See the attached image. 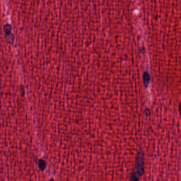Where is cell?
Returning a JSON list of instances; mask_svg holds the SVG:
<instances>
[{"label": "cell", "mask_w": 181, "mask_h": 181, "mask_svg": "<svg viewBox=\"0 0 181 181\" xmlns=\"http://www.w3.org/2000/svg\"><path fill=\"white\" fill-rule=\"evenodd\" d=\"M136 169L137 171L138 175L139 177H141L143 173L144 170V158H143V154L142 152H140L138 156L136 159Z\"/></svg>", "instance_id": "obj_1"}, {"label": "cell", "mask_w": 181, "mask_h": 181, "mask_svg": "<svg viewBox=\"0 0 181 181\" xmlns=\"http://www.w3.org/2000/svg\"><path fill=\"white\" fill-rule=\"evenodd\" d=\"M38 165H39V167L41 170H44L46 168V163L45 161L43 160H40L38 161Z\"/></svg>", "instance_id": "obj_2"}, {"label": "cell", "mask_w": 181, "mask_h": 181, "mask_svg": "<svg viewBox=\"0 0 181 181\" xmlns=\"http://www.w3.org/2000/svg\"><path fill=\"white\" fill-rule=\"evenodd\" d=\"M131 181H139V176L136 173H133L132 174Z\"/></svg>", "instance_id": "obj_3"}, {"label": "cell", "mask_w": 181, "mask_h": 181, "mask_svg": "<svg viewBox=\"0 0 181 181\" xmlns=\"http://www.w3.org/2000/svg\"><path fill=\"white\" fill-rule=\"evenodd\" d=\"M49 181H54V180H53V179H51V180H49Z\"/></svg>", "instance_id": "obj_4"}]
</instances>
